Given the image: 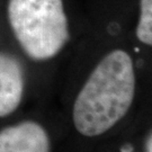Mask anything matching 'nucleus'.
Here are the masks:
<instances>
[{
	"label": "nucleus",
	"instance_id": "nucleus-4",
	"mask_svg": "<svg viewBox=\"0 0 152 152\" xmlns=\"http://www.w3.org/2000/svg\"><path fill=\"white\" fill-rule=\"evenodd\" d=\"M24 71L16 58L0 52V117L14 113L22 103Z\"/></svg>",
	"mask_w": 152,
	"mask_h": 152
},
{
	"label": "nucleus",
	"instance_id": "nucleus-5",
	"mask_svg": "<svg viewBox=\"0 0 152 152\" xmlns=\"http://www.w3.org/2000/svg\"><path fill=\"white\" fill-rule=\"evenodd\" d=\"M136 37L145 45L152 44V0L140 1V18L136 26Z\"/></svg>",
	"mask_w": 152,
	"mask_h": 152
},
{
	"label": "nucleus",
	"instance_id": "nucleus-1",
	"mask_svg": "<svg viewBox=\"0 0 152 152\" xmlns=\"http://www.w3.org/2000/svg\"><path fill=\"white\" fill-rule=\"evenodd\" d=\"M132 58L114 50L94 69L73 105V124L85 136L110 130L129 112L135 95Z\"/></svg>",
	"mask_w": 152,
	"mask_h": 152
},
{
	"label": "nucleus",
	"instance_id": "nucleus-3",
	"mask_svg": "<svg viewBox=\"0 0 152 152\" xmlns=\"http://www.w3.org/2000/svg\"><path fill=\"white\" fill-rule=\"evenodd\" d=\"M0 152H50V139L39 124L26 121L0 131Z\"/></svg>",
	"mask_w": 152,
	"mask_h": 152
},
{
	"label": "nucleus",
	"instance_id": "nucleus-6",
	"mask_svg": "<svg viewBox=\"0 0 152 152\" xmlns=\"http://www.w3.org/2000/svg\"><path fill=\"white\" fill-rule=\"evenodd\" d=\"M151 141H152L151 136H149V139H148V142H147V151L148 152H151V150H152V148H151Z\"/></svg>",
	"mask_w": 152,
	"mask_h": 152
},
{
	"label": "nucleus",
	"instance_id": "nucleus-2",
	"mask_svg": "<svg viewBox=\"0 0 152 152\" xmlns=\"http://www.w3.org/2000/svg\"><path fill=\"white\" fill-rule=\"evenodd\" d=\"M8 20L18 43L33 60L54 58L69 39L62 0H9Z\"/></svg>",
	"mask_w": 152,
	"mask_h": 152
}]
</instances>
